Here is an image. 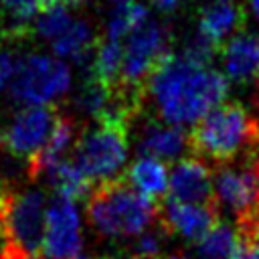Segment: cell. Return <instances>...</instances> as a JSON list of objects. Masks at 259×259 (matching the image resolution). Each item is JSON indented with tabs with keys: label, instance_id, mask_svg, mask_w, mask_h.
I'll list each match as a JSON object with an SVG mask.
<instances>
[{
	"label": "cell",
	"instance_id": "6da1fadb",
	"mask_svg": "<svg viewBox=\"0 0 259 259\" xmlns=\"http://www.w3.org/2000/svg\"><path fill=\"white\" fill-rule=\"evenodd\" d=\"M229 79L184 55H172L148 81L146 97L164 123L184 127L196 125L208 111L225 103Z\"/></svg>",
	"mask_w": 259,
	"mask_h": 259
},
{
	"label": "cell",
	"instance_id": "7a4b0ae2",
	"mask_svg": "<svg viewBox=\"0 0 259 259\" xmlns=\"http://www.w3.org/2000/svg\"><path fill=\"white\" fill-rule=\"evenodd\" d=\"M194 156L217 166L253 160L259 152V119L239 101H225L208 111L188 134Z\"/></svg>",
	"mask_w": 259,
	"mask_h": 259
},
{
	"label": "cell",
	"instance_id": "3957f363",
	"mask_svg": "<svg viewBox=\"0 0 259 259\" xmlns=\"http://www.w3.org/2000/svg\"><path fill=\"white\" fill-rule=\"evenodd\" d=\"M87 221L105 239H136L160 221V206L125 176L99 184L87 200Z\"/></svg>",
	"mask_w": 259,
	"mask_h": 259
},
{
	"label": "cell",
	"instance_id": "277c9868",
	"mask_svg": "<svg viewBox=\"0 0 259 259\" xmlns=\"http://www.w3.org/2000/svg\"><path fill=\"white\" fill-rule=\"evenodd\" d=\"M170 57L172 30L166 22L150 16L123 40V63L117 89L144 105L148 81Z\"/></svg>",
	"mask_w": 259,
	"mask_h": 259
},
{
	"label": "cell",
	"instance_id": "5b68a950",
	"mask_svg": "<svg viewBox=\"0 0 259 259\" xmlns=\"http://www.w3.org/2000/svg\"><path fill=\"white\" fill-rule=\"evenodd\" d=\"M130 127L132 123L105 119L95 121L93 127L81 134L71 158L91 182L105 184L121 178L119 174L127 162L130 152Z\"/></svg>",
	"mask_w": 259,
	"mask_h": 259
},
{
	"label": "cell",
	"instance_id": "8992f818",
	"mask_svg": "<svg viewBox=\"0 0 259 259\" xmlns=\"http://www.w3.org/2000/svg\"><path fill=\"white\" fill-rule=\"evenodd\" d=\"M71 67L55 55L28 53L18 57L8 83L10 97L22 107L49 105L71 89Z\"/></svg>",
	"mask_w": 259,
	"mask_h": 259
},
{
	"label": "cell",
	"instance_id": "52a82bcc",
	"mask_svg": "<svg viewBox=\"0 0 259 259\" xmlns=\"http://www.w3.org/2000/svg\"><path fill=\"white\" fill-rule=\"evenodd\" d=\"M47 198L36 188H24L8 192L2 235H4V259L6 257H34L42 251L45 223H47Z\"/></svg>",
	"mask_w": 259,
	"mask_h": 259
},
{
	"label": "cell",
	"instance_id": "ba28073f",
	"mask_svg": "<svg viewBox=\"0 0 259 259\" xmlns=\"http://www.w3.org/2000/svg\"><path fill=\"white\" fill-rule=\"evenodd\" d=\"M214 202L219 210L233 214L237 225L259 219V184L253 160L214 168Z\"/></svg>",
	"mask_w": 259,
	"mask_h": 259
},
{
	"label": "cell",
	"instance_id": "9c48e42d",
	"mask_svg": "<svg viewBox=\"0 0 259 259\" xmlns=\"http://www.w3.org/2000/svg\"><path fill=\"white\" fill-rule=\"evenodd\" d=\"M57 121L59 113L49 105L20 107L0 130V148L30 162L47 146Z\"/></svg>",
	"mask_w": 259,
	"mask_h": 259
},
{
	"label": "cell",
	"instance_id": "30bf717a",
	"mask_svg": "<svg viewBox=\"0 0 259 259\" xmlns=\"http://www.w3.org/2000/svg\"><path fill=\"white\" fill-rule=\"evenodd\" d=\"M83 247L81 217L75 200L53 196L47 206L42 253L47 259H75Z\"/></svg>",
	"mask_w": 259,
	"mask_h": 259
},
{
	"label": "cell",
	"instance_id": "8fae6325",
	"mask_svg": "<svg viewBox=\"0 0 259 259\" xmlns=\"http://www.w3.org/2000/svg\"><path fill=\"white\" fill-rule=\"evenodd\" d=\"M170 198L186 204L210 206L214 202V176L198 156L180 158L170 172ZM219 208V206H217Z\"/></svg>",
	"mask_w": 259,
	"mask_h": 259
},
{
	"label": "cell",
	"instance_id": "7c38bea8",
	"mask_svg": "<svg viewBox=\"0 0 259 259\" xmlns=\"http://www.w3.org/2000/svg\"><path fill=\"white\" fill-rule=\"evenodd\" d=\"M188 148L190 144L184 127L164 123L154 115L144 117L138 125V134H136L138 156H148L160 162H168L180 158Z\"/></svg>",
	"mask_w": 259,
	"mask_h": 259
},
{
	"label": "cell",
	"instance_id": "4fadbf2b",
	"mask_svg": "<svg viewBox=\"0 0 259 259\" xmlns=\"http://www.w3.org/2000/svg\"><path fill=\"white\" fill-rule=\"evenodd\" d=\"M219 208L214 204H186L168 198L160 206V219L170 233L180 235L186 241H202L219 225Z\"/></svg>",
	"mask_w": 259,
	"mask_h": 259
},
{
	"label": "cell",
	"instance_id": "5bb4252c",
	"mask_svg": "<svg viewBox=\"0 0 259 259\" xmlns=\"http://www.w3.org/2000/svg\"><path fill=\"white\" fill-rule=\"evenodd\" d=\"M223 75L231 83L259 81V34L239 30L219 51Z\"/></svg>",
	"mask_w": 259,
	"mask_h": 259
},
{
	"label": "cell",
	"instance_id": "9a60e30c",
	"mask_svg": "<svg viewBox=\"0 0 259 259\" xmlns=\"http://www.w3.org/2000/svg\"><path fill=\"white\" fill-rule=\"evenodd\" d=\"M99 36L95 34L93 24L87 18H75L71 26L51 42L53 55L61 61H71L75 65H81L85 69L91 67L95 49H97Z\"/></svg>",
	"mask_w": 259,
	"mask_h": 259
},
{
	"label": "cell",
	"instance_id": "2e32d148",
	"mask_svg": "<svg viewBox=\"0 0 259 259\" xmlns=\"http://www.w3.org/2000/svg\"><path fill=\"white\" fill-rule=\"evenodd\" d=\"M243 18V10L235 2H208L198 12L196 30L210 38L214 45L223 47L241 30Z\"/></svg>",
	"mask_w": 259,
	"mask_h": 259
},
{
	"label": "cell",
	"instance_id": "e0dca14e",
	"mask_svg": "<svg viewBox=\"0 0 259 259\" xmlns=\"http://www.w3.org/2000/svg\"><path fill=\"white\" fill-rule=\"evenodd\" d=\"M77 121L71 115H59V121L47 142V146L40 150V154L28 162V174L30 178H42L51 168H55L59 162L67 160L69 150L77 144Z\"/></svg>",
	"mask_w": 259,
	"mask_h": 259
},
{
	"label": "cell",
	"instance_id": "ac0fdd59",
	"mask_svg": "<svg viewBox=\"0 0 259 259\" xmlns=\"http://www.w3.org/2000/svg\"><path fill=\"white\" fill-rule=\"evenodd\" d=\"M125 178L140 194H144L154 202L160 200L170 190V174L166 162H160L156 158L138 156L127 168Z\"/></svg>",
	"mask_w": 259,
	"mask_h": 259
},
{
	"label": "cell",
	"instance_id": "d6986e66",
	"mask_svg": "<svg viewBox=\"0 0 259 259\" xmlns=\"http://www.w3.org/2000/svg\"><path fill=\"white\" fill-rule=\"evenodd\" d=\"M42 180L55 190V196H63L69 200L85 198L93 186V182L83 174V170L73 162V158L59 162L42 176Z\"/></svg>",
	"mask_w": 259,
	"mask_h": 259
},
{
	"label": "cell",
	"instance_id": "ffe728a7",
	"mask_svg": "<svg viewBox=\"0 0 259 259\" xmlns=\"http://www.w3.org/2000/svg\"><path fill=\"white\" fill-rule=\"evenodd\" d=\"M75 20V16L71 14V6L69 4H51L45 6L32 24V32L40 38H45L49 45L59 38Z\"/></svg>",
	"mask_w": 259,
	"mask_h": 259
},
{
	"label": "cell",
	"instance_id": "44dd1931",
	"mask_svg": "<svg viewBox=\"0 0 259 259\" xmlns=\"http://www.w3.org/2000/svg\"><path fill=\"white\" fill-rule=\"evenodd\" d=\"M237 247V231L227 223H219L200 243L198 257L200 259H231Z\"/></svg>",
	"mask_w": 259,
	"mask_h": 259
},
{
	"label": "cell",
	"instance_id": "7402d4cb",
	"mask_svg": "<svg viewBox=\"0 0 259 259\" xmlns=\"http://www.w3.org/2000/svg\"><path fill=\"white\" fill-rule=\"evenodd\" d=\"M170 235L172 233L166 229V225L160 219L154 227H150L148 231H144L140 237L134 239V247H132L130 255L140 257V259H160L162 249Z\"/></svg>",
	"mask_w": 259,
	"mask_h": 259
},
{
	"label": "cell",
	"instance_id": "603a6c76",
	"mask_svg": "<svg viewBox=\"0 0 259 259\" xmlns=\"http://www.w3.org/2000/svg\"><path fill=\"white\" fill-rule=\"evenodd\" d=\"M231 259H259V247L245 235L237 233V247Z\"/></svg>",
	"mask_w": 259,
	"mask_h": 259
},
{
	"label": "cell",
	"instance_id": "cb8c5ba5",
	"mask_svg": "<svg viewBox=\"0 0 259 259\" xmlns=\"http://www.w3.org/2000/svg\"><path fill=\"white\" fill-rule=\"evenodd\" d=\"M16 61H18V57H14L6 49H0V89L10 83L14 67H16Z\"/></svg>",
	"mask_w": 259,
	"mask_h": 259
},
{
	"label": "cell",
	"instance_id": "d4e9b609",
	"mask_svg": "<svg viewBox=\"0 0 259 259\" xmlns=\"http://www.w3.org/2000/svg\"><path fill=\"white\" fill-rule=\"evenodd\" d=\"M237 233L249 237V239L259 247V219H253V221H249V223L237 225Z\"/></svg>",
	"mask_w": 259,
	"mask_h": 259
},
{
	"label": "cell",
	"instance_id": "484cf974",
	"mask_svg": "<svg viewBox=\"0 0 259 259\" xmlns=\"http://www.w3.org/2000/svg\"><path fill=\"white\" fill-rule=\"evenodd\" d=\"M182 2H186V0H152V4H154L158 10H162V12L174 10V8H178Z\"/></svg>",
	"mask_w": 259,
	"mask_h": 259
},
{
	"label": "cell",
	"instance_id": "4316f807",
	"mask_svg": "<svg viewBox=\"0 0 259 259\" xmlns=\"http://www.w3.org/2000/svg\"><path fill=\"white\" fill-rule=\"evenodd\" d=\"M6 202H8V192L0 186V239L4 241V235H2V223H4V212H6Z\"/></svg>",
	"mask_w": 259,
	"mask_h": 259
},
{
	"label": "cell",
	"instance_id": "83f0119b",
	"mask_svg": "<svg viewBox=\"0 0 259 259\" xmlns=\"http://www.w3.org/2000/svg\"><path fill=\"white\" fill-rule=\"evenodd\" d=\"M247 4H249V10H251V14L259 20V0H247Z\"/></svg>",
	"mask_w": 259,
	"mask_h": 259
},
{
	"label": "cell",
	"instance_id": "f1b7e54d",
	"mask_svg": "<svg viewBox=\"0 0 259 259\" xmlns=\"http://www.w3.org/2000/svg\"><path fill=\"white\" fill-rule=\"evenodd\" d=\"M253 172H255V178H257V184H259V152L253 158Z\"/></svg>",
	"mask_w": 259,
	"mask_h": 259
},
{
	"label": "cell",
	"instance_id": "f546056e",
	"mask_svg": "<svg viewBox=\"0 0 259 259\" xmlns=\"http://www.w3.org/2000/svg\"><path fill=\"white\" fill-rule=\"evenodd\" d=\"M253 103H255V107L259 111V81H257V89H255V95H253Z\"/></svg>",
	"mask_w": 259,
	"mask_h": 259
},
{
	"label": "cell",
	"instance_id": "4dcf8cb0",
	"mask_svg": "<svg viewBox=\"0 0 259 259\" xmlns=\"http://www.w3.org/2000/svg\"><path fill=\"white\" fill-rule=\"evenodd\" d=\"M166 259H186V257H184L182 253H174V255H168Z\"/></svg>",
	"mask_w": 259,
	"mask_h": 259
},
{
	"label": "cell",
	"instance_id": "1f68e13d",
	"mask_svg": "<svg viewBox=\"0 0 259 259\" xmlns=\"http://www.w3.org/2000/svg\"><path fill=\"white\" fill-rule=\"evenodd\" d=\"M125 2H132V0H107V4H125Z\"/></svg>",
	"mask_w": 259,
	"mask_h": 259
},
{
	"label": "cell",
	"instance_id": "d6a6232c",
	"mask_svg": "<svg viewBox=\"0 0 259 259\" xmlns=\"http://www.w3.org/2000/svg\"><path fill=\"white\" fill-rule=\"evenodd\" d=\"M0 259H4V241L0 239Z\"/></svg>",
	"mask_w": 259,
	"mask_h": 259
},
{
	"label": "cell",
	"instance_id": "836d02e7",
	"mask_svg": "<svg viewBox=\"0 0 259 259\" xmlns=\"http://www.w3.org/2000/svg\"><path fill=\"white\" fill-rule=\"evenodd\" d=\"M6 259H38V257L34 255V257H6Z\"/></svg>",
	"mask_w": 259,
	"mask_h": 259
},
{
	"label": "cell",
	"instance_id": "e575fe53",
	"mask_svg": "<svg viewBox=\"0 0 259 259\" xmlns=\"http://www.w3.org/2000/svg\"><path fill=\"white\" fill-rule=\"evenodd\" d=\"M210 2H235V0H210Z\"/></svg>",
	"mask_w": 259,
	"mask_h": 259
},
{
	"label": "cell",
	"instance_id": "d590c367",
	"mask_svg": "<svg viewBox=\"0 0 259 259\" xmlns=\"http://www.w3.org/2000/svg\"><path fill=\"white\" fill-rule=\"evenodd\" d=\"M123 259H140V257H134V255H127V257H123Z\"/></svg>",
	"mask_w": 259,
	"mask_h": 259
},
{
	"label": "cell",
	"instance_id": "8d00e7d4",
	"mask_svg": "<svg viewBox=\"0 0 259 259\" xmlns=\"http://www.w3.org/2000/svg\"><path fill=\"white\" fill-rule=\"evenodd\" d=\"M75 259H95V257H81V255H79V257H75Z\"/></svg>",
	"mask_w": 259,
	"mask_h": 259
}]
</instances>
